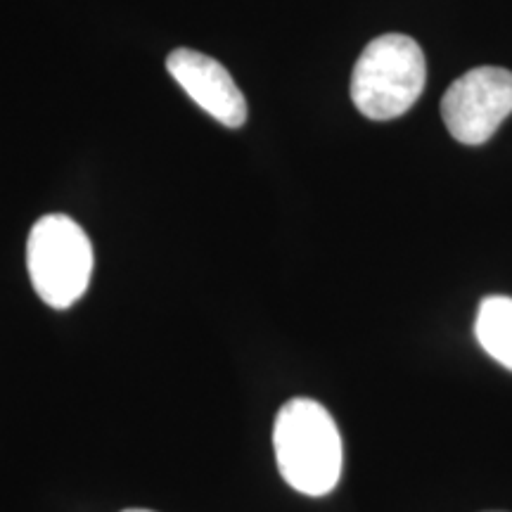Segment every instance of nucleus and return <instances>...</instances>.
Segmentation results:
<instances>
[{
	"label": "nucleus",
	"instance_id": "1",
	"mask_svg": "<svg viewBox=\"0 0 512 512\" xmlns=\"http://www.w3.org/2000/svg\"><path fill=\"white\" fill-rule=\"evenodd\" d=\"M275 463L294 491L325 496L342 477V437L337 422L323 403L290 399L275 415Z\"/></svg>",
	"mask_w": 512,
	"mask_h": 512
},
{
	"label": "nucleus",
	"instance_id": "2",
	"mask_svg": "<svg viewBox=\"0 0 512 512\" xmlns=\"http://www.w3.org/2000/svg\"><path fill=\"white\" fill-rule=\"evenodd\" d=\"M425 53L411 36L384 34L354 64L351 100L363 117L389 121L406 114L425 91Z\"/></svg>",
	"mask_w": 512,
	"mask_h": 512
},
{
	"label": "nucleus",
	"instance_id": "3",
	"mask_svg": "<svg viewBox=\"0 0 512 512\" xmlns=\"http://www.w3.org/2000/svg\"><path fill=\"white\" fill-rule=\"evenodd\" d=\"M27 268L43 302L53 309H69L91 285L93 245L74 219L48 214L29 233Z\"/></svg>",
	"mask_w": 512,
	"mask_h": 512
},
{
	"label": "nucleus",
	"instance_id": "4",
	"mask_svg": "<svg viewBox=\"0 0 512 512\" xmlns=\"http://www.w3.org/2000/svg\"><path fill=\"white\" fill-rule=\"evenodd\" d=\"M512 114V72L477 67L448 86L441 98V119L463 145H484Z\"/></svg>",
	"mask_w": 512,
	"mask_h": 512
},
{
	"label": "nucleus",
	"instance_id": "5",
	"mask_svg": "<svg viewBox=\"0 0 512 512\" xmlns=\"http://www.w3.org/2000/svg\"><path fill=\"white\" fill-rule=\"evenodd\" d=\"M166 69L209 117L228 128L245 126L247 100L221 62L197 50L178 48L166 57Z\"/></svg>",
	"mask_w": 512,
	"mask_h": 512
},
{
	"label": "nucleus",
	"instance_id": "6",
	"mask_svg": "<svg viewBox=\"0 0 512 512\" xmlns=\"http://www.w3.org/2000/svg\"><path fill=\"white\" fill-rule=\"evenodd\" d=\"M477 342L494 361L512 370V299L486 297L482 299L475 323Z\"/></svg>",
	"mask_w": 512,
	"mask_h": 512
},
{
	"label": "nucleus",
	"instance_id": "7",
	"mask_svg": "<svg viewBox=\"0 0 512 512\" xmlns=\"http://www.w3.org/2000/svg\"><path fill=\"white\" fill-rule=\"evenodd\" d=\"M124 512H155V510H145V508H131V510H124Z\"/></svg>",
	"mask_w": 512,
	"mask_h": 512
},
{
	"label": "nucleus",
	"instance_id": "8",
	"mask_svg": "<svg viewBox=\"0 0 512 512\" xmlns=\"http://www.w3.org/2000/svg\"><path fill=\"white\" fill-rule=\"evenodd\" d=\"M494 512H498V510H494Z\"/></svg>",
	"mask_w": 512,
	"mask_h": 512
}]
</instances>
